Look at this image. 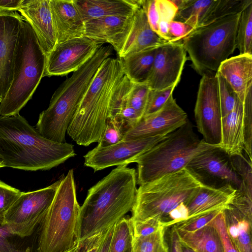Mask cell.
<instances>
[{"mask_svg": "<svg viewBox=\"0 0 252 252\" xmlns=\"http://www.w3.org/2000/svg\"><path fill=\"white\" fill-rule=\"evenodd\" d=\"M75 155L72 144L44 138L19 114L0 115V158L4 167L47 170Z\"/></svg>", "mask_w": 252, "mask_h": 252, "instance_id": "cell-1", "label": "cell"}, {"mask_svg": "<svg viewBox=\"0 0 252 252\" xmlns=\"http://www.w3.org/2000/svg\"><path fill=\"white\" fill-rule=\"evenodd\" d=\"M118 166L89 190L80 206L79 241L107 230L131 211L137 193V173Z\"/></svg>", "mask_w": 252, "mask_h": 252, "instance_id": "cell-2", "label": "cell"}, {"mask_svg": "<svg viewBox=\"0 0 252 252\" xmlns=\"http://www.w3.org/2000/svg\"><path fill=\"white\" fill-rule=\"evenodd\" d=\"M125 75L119 57L103 62L67 130L78 145L88 146L101 139L113 94Z\"/></svg>", "mask_w": 252, "mask_h": 252, "instance_id": "cell-3", "label": "cell"}, {"mask_svg": "<svg viewBox=\"0 0 252 252\" xmlns=\"http://www.w3.org/2000/svg\"><path fill=\"white\" fill-rule=\"evenodd\" d=\"M111 46H100L94 56L67 78L53 94L48 107L39 115L35 129L44 138L65 143V134L79 104Z\"/></svg>", "mask_w": 252, "mask_h": 252, "instance_id": "cell-4", "label": "cell"}, {"mask_svg": "<svg viewBox=\"0 0 252 252\" xmlns=\"http://www.w3.org/2000/svg\"><path fill=\"white\" fill-rule=\"evenodd\" d=\"M217 147L200 140L188 119L183 126L131 162L137 163V184L142 185L186 167L195 156Z\"/></svg>", "mask_w": 252, "mask_h": 252, "instance_id": "cell-5", "label": "cell"}, {"mask_svg": "<svg viewBox=\"0 0 252 252\" xmlns=\"http://www.w3.org/2000/svg\"><path fill=\"white\" fill-rule=\"evenodd\" d=\"M80 206L74 172L70 169L61 182L41 222L38 252H67L79 242Z\"/></svg>", "mask_w": 252, "mask_h": 252, "instance_id": "cell-6", "label": "cell"}, {"mask_svg": "<svg viewBox=\"0 0 252 252\" xmlns=\"http://www.w3.org/2000/svg\"><path fill=\"white\" fill-rule=\"evenodd\" d=\"M46 62V56L32 27L23 20L15 49L13 79L0 103V116L19 114L44 77Z\"/></svg>", "mask_w": 252, "mask_h": 252, "instance_id": "cell-7", "label": "cell"}, {"mask_svg": "<svg viewBox=\"0 0 252 252\" xmlns=\"http://www.w3.org/2000/svg\"><path fill=\"white\" fill-rule=\"evenodd\" d=\"M204 184L185 167L140 185L131 210V221L157 219L161 221L182 203H186Z\"/></svg>", "mask_w": 252, "mask_h": 252, "instance_id": "cell-8", "label": "cell"}, {"mask_svg": "<svg viewBox=\"0 0 252 252\" xmlns=\"http://www.w3.org/2000/svg\"><path fill=\"white\" fill-rule=\"evenodd\" d=\"M241 13L198 27L183 39L192 67L200 75L217 72L233 53Z\"/></svg>", "mask_w": 252, "mask_h": 252, "instance_id": "cell-9", "label": "cell"}, {"mask_svg": "<svg viewBox=\"0 0 252 252\" xmlns=\"http://www.w3.org/2000/svg\"><path fill=\"white\" fill-rule=\"evenodd\" d=\"M60 182L61 178L44 188L22 192L5 213L3 223L16 236L24 238L31 235L45 218Z\"/></svg>", "mask_w": 252, "mask_h": 252, "instance_id": "cell-10", "label": "cell"}, {"mask_svg": "<svg viewBox=\"0 0 252 252\" xmlns=\"http://www.w3.org/2000/svg\"><path fill=\"white\" fill-rule=\"evenodd\" d=\"M216 73L202 75L194 112L196 126L203 136L202 140L218 146L221 140V116Z\"/></svg>", "mask_w": 252, "mask_h": 252, "instance_id": "cell-11", "label": "cell"}, {"mask_svg": "<svg viewBox=\"0 0 252 252\" xmlns=\"http://www.w3.org/2000/svg\"><path fill=\"white\" fill-rule=\"evenodd\" d=\"M167 135L124 139L111 146H96L84 156V165L92 168L94 171L113 166L127 165Z\"/></svg>", "mask_w": 252, "mask_h": 252, "instance_id": "cell-12", "label": "cell"}, {"mask_svg": "<svg viewBox=\"0 0 252 252\" xmlns=\"http://www.w3.org/2000/svg\"><path fill=\"white\" fill-rule=\"evenodd\" d=\"M101 46L85 36L57 44L46 56L43 76H64L77 70Z\"/></svg>", "mask_w": 252, "mask_h": 252, "instance_id": "cell-13", "label": "cell"}, {"mask_svg": "<svg viewBox=\"0 0 252 252\" xmlns=\"http://www.w3.org/2000/svg\"><path fill=\"white\" fill-rule=\"evenodd\" d=\"M187 59V52L181 41L169 42L159 46L145 83L152 90L177 85Z\"/></svg>", "mask_w": 252, "mask_h": 252, "instance_id": "cell-14", "label": "cell"}, {"mask_svg": "<svg viewBox=\"0 0 252 252\" xmlns=\"http://www.w3.org/2000/svg\"><path fill=\"white\" fill-rule=\"evenodd\" d=\"M204 184L213 181L212 186L229 184L237 190L242 189V181L233 169L229 156L218 147L203 151L195 156L186 167Z\"/></svg>", "mask_w": 252, "mask_h": 252, "instance_id": "cell-15", "label": "cell"}, {"mask_svg": "<svg viewBox=\"0 0 252 252\" xmlns=\"http://www.w3.org/2000/svg\"><path fill=\"white\" fill-rule=\"evenodd\" d=\"M188 120L187 113L177 103L173 94L158 111L143 116L125 135L124 139L167 135Z\"/></svg>", "mask_w": 252, "mask_h": 252, "instance_id": "cell-16", "label": "cell"}, {"mask_svg": "<svg viewBox=\"0 0 252 252\" xmlns=\"http://www.w3.org/2000/svg\"><path fill=\"white\" fill-rule=\"evenodd\" d=\"M23 20L15 11L0 10V103L13 79L15 49Z\"/></svg>", "mask_w": 252, "mask_h": 252, "instance_id": "cell-17", "label": "cell"}, {"mask_svg": "<svg viewBox=\"0 0 252 252\" xmlns=\"http://www.w3.org/2000/svg\"><path fill=\"white\" fill-rule=\"evenodd\" d=\"M17 11L32 27L47 56L57 43L49 0H23Z\"/></svg>", "mask_w": 252, "mask_h": 252, "instance_id": "cell-18", "label": "cell"}, {"mask_svg": "<svg viewBox=\"0 0 252 252\" xmlns=\"http://www.w3.org/2000/svg\"><path fill=\"white\" fill-rule=\"evenodd\" d=\"M167 42L150 27L142 0H140L133 12L128 32L117 54L121 59L128 54L158 47Z\"/></svg>", "mask_w": 252, "mask_h": 252, "instance_id": "cell-19", "label": "cell"}, {"mask_svg": "<svg viewBox=\"0 0 252 252\" xmlns=\"http://www.w3.org/2000/svg\"><path fill=\"white\" fill-rule=\"evenodd\" d=\"M132 14L127 16H105L86 21L84 36L101 44H110L118 53L129 29Z\"/></svg>", "mask_w": 252, "mask_h": 252, "instance_id": "cell-20", "label": "cell"}, {"mask_svg": "<svg viewBox=\"0 0 252 252\" xmlns=\"http://www.w3.org/2000/svg\"><path fill=\"white\" fill-rule=\"evenodd\" d=\"M236 191L237 189L229 184L219 186L204 185L186 203L188 219L223 210L232 203Z\"/></svg>", "mask_w": 252, "mask_h": 252, "instance_id": "cell-21", "label": "cell"}, {"mask_svg": "<svg viewBox=\"0 0 252 252\" xmlns=\"http://www.w3.org/2000/svg\"><path fill=\"white\" fill-rule=\"evenodd\" d=\"M57 43L84 36L85 23L73 0H49Z\"/></svg>", "mask_w": 252, "mask_h": 252, "instance_id": "cell-22", "label": "cell"}, {"mask_svg": "<svg viewBox=\"0 0 252 252\" xmlns=\"http://www.w3.org/2000/svg\"><path fill=\"white\" fill-rule=\"evenodd\" d=\"M217 72L228 82L243 103L252 88V55L239 54L228 58Z\"/></svg>", "mask_w": 252, "mask_h": 252, "instance_id": "cell-23", "label": "cell"}, {"mask_svg": "<svg viewBox=\"0 0 252 252\" xmlns=\"http://www.w3.org/2000/svg\"><path fill=\"white\" fill-rule=\"evenodd\" d=\"M84 22L109 16H129L139 0H73Z\"/></svg>", "mask_w": 252, "mask_h": 252, "instance_id": "cell-24", "label": "cell"}, {"mask_svg": "<svg viewBox=\"0 0 252 252\" xmlns=\"http://www.w3.org/2000/svg\"><path fill=\"white\" fill-rule=\"evenodd\" d=\"M229 156L243 153V103L237 99L233 110L221 119V140L217 146Z\"/></svg>", "mask_w": 252, "mask_h": 252, "instance_id": "cell-25", "label": "cell"}, {"mask_svg": "<svg viewBox=\"0 0 252 252\" xmlns=\"http://www.w3.org/2000/svg\"><path fill=\"white\" fill-rule=\"evenodd\" d=\"M227 232L238 252H252V220L230 204L223 210Z\"/></svg>", "mask_w": 252, "mask_h": 252, "instance_id": "cell-26", "label": "cell"}, {"mask_svg": "<svg viewBox=\"0 0 252 252\" xmlns=\"http://www.w3.org/2000/svg\"><path fill=\"white\" fill-rule=\"evenodd\" d=\"M174 229L180 242L195 252H223L217 230L209 224L191 232Z\"/></svg>", "mask_w": 252, "mask_h": 252, "instance_id": "cell-27", "label": "cell"}, {"mask_svg": "<svg viewBox=\"0 0 252 252\" xmlns=\"http://www.w3.org/2000/svg\"><path fill=\"white\" fill-rule=\"evenodd\" d=\"M158 47L133 53L120 59L124 72L131 82H146L152 69Z\"/></svg>", "mask_w": 252, "mask_h": 252, "instance_id": "cell-28", "label": "cell"}, {"mask_svg": "<svg viewBox=\"0 0 252 252\" xmlns=\"http://www.w3.org/2000/svg\"><path fill=\"white\" fill-rule=\"evenodd\" d=\"M178 8L173 20L185 23L194 30L205 18L213 0H172Z\"/></svg>", "mask_w": 252, "mask_h": 252, "instance_id": "cell-29", "label": "cell"}, {"mask_svg": "<svg viewBox=\"0 0 252 252\" xmlns=\"http://www.w3.org/2000/svg\"><path fill=\"white\" fill-rule=\"evenodd\" d=\"M251 3L252 0H213L199 27L228 16L241 13Z\"/></svg>", "mask_w": 252, "mask_h": 252, "instance_id": "cell-30", "label": "cell"}, {"mask_svg": "<svg viewBox=\"0 0 252 252\" xmlns=\"http://www.w3.org/2000/svg\"><path fill=\"white\" fill-rule=\"evenodd\" d=\"M236 44L240 54L252 55V3L241 13Z\"/></svg>", "mask_w": 252, "mask_h": 252, "instance_id": "cell-31", "label": "cell"}, {"mask_svg": "<svg viewBox=\"0 0 252 252\" xmlns=\"http://www.w3.org/2000/svg\"><path fill=\"white\" fill-rule=\"evenodd\" d=\"M166 228H161L146 236L133 237L132 252H169L164 236Z\"/></svg>", "mask_w": 252, "mask_h": 252, "instance_id": "cell-32", "label": "cell"}, {"mask_svg": "<svg viewBox=\"0 0 252 252\" xmlns=\"http://www.w3.org/2000/svg\"><path fill=\"white\" fill-rule=\"evenodd\" d=\"M132 239V222L130 218L124 217L115 224L108 252H126Z\"/></svg>", "mask_w": 252, "mask_h": 252, "instance_id": "cell-33", "label": "cell"}, {"mask_svg": "<svg viewBox=\"0 0 252 252\" xmlns=\"http://www.w3.org/2000/svg\"><path fill=\"white\" fill-rule=\"evenodd\" d=\"M229 159L233 169L241 180L242 189L240 191L252 199V162L243 153L230 156Z\"/></svg>", "mask_w": 252, "mask_h": 252, "instance_id": "cell-34", "label": "cell"}, {"mask_svg": "<svg viewBox=\"0 0 252 252\" xmlns=\"http://www.w3.org/2000/svg\"><path fill=\"white\" fill-rule=\"evenodd\" d=\"M242 103L244 151L252 162V88L247 94Z\"/></svg>", "mask_w": 252, "mask_h": 252, "instance_id": "cell-35", "label": "cell"}, {"mask_svg": "<svg viewBox=\"0 0 252 252\" xmlns=\"http://www.w3.org/2000/svg\"><path fill=\"white\" fill-rule=\"evenodd\" d=\"M151 89L146 83H134L127 94L126 104L135 110L143 117Z\"/></svg>", "mask_w": 252, "mask_h": 252, "instance_id": "cell-36", "label": "cell"}, {"mask_svg": "<svg viewBox=\"0 0 252 252\" xmlns=\"http://www.w3.org/2000/svg\"><path fill=\"white\" fill-rule=\"evenodd\" d=\"M216 74L218 81L219 99L222 118L233 110L238 98L225 79L218 72Z\"/></svg>", "mask_w": 252, "mask_h": 252, "instance_id": "cell-37", "label": "cell"}, {"mask_svg": "<svg viewBox=\"0 0 252 252\" xmlns=\"http://www.w3.org/2000/svg\"><path fill=\"white\" fill-rule=\"evenodd\" d=\"M126 132L119 121L108 119L102 137L97 146L105 147L116 144L124 140Z\"/></svg>", "mask_w": 252, "mask_h": 252, "instance_id": "cell-38", "label": "cell"}, {"mask_svg": "<svg viewBox=\"0 0 252 252\" xmlns=\"http://www.w3.org/2000/svg\"><path fill=\"white\" fill-rule=\"evenodd\" d=\"M176 86L177 85H173L161 90H151L144 116L154 113L160 109L173 94Z\"/></svg>", "mask_w": 252, "mask_h": 252, "instance_id": "cell-39", "label": "cell"}, {"mask_svg": "<svg viewBox=\"0 0 252 252\" xmlns=\"http://www.w3.org/2000/svg\"><path fill=\"white\" fill-rule=\"evenodd\" d=\"M22 192L20 190L0 180V220H3L5 213Z\"/></svg>", "mask_w": 252, "mask_h": 252, "instance_id": "cell-40", "label": "cell"}, {"mask_svg": "<svg viewBox=\"0 0 252 252\" xmlns=\"http://www.w3.org/2000/svg\"><path fill=\"white\" fill-rule=\"evenodd\" d=\"M221 211L218 210L188 219L174 224L172 226L186 231H194L207 224Z\"/></svg>", "mask_w": 252, "mask_h": 252, "instance_id": "cell-41", "label": "cell"}, {"mask_svg": "<svg viewBox=\"0 0 252 252\" xmlns=\"http://www.w3.org/2000/svg\"><path fill=\"white\" fill-rule=\"evenodd\" d=\"M208 224L214 226L217 230L223 252H238L227 232L223 210Z\"/></svg>", "mask_w": 252, "mask_h": 252, "instance_id": "cell-42", "label": "cell"}, {"mask_svg": "<svg viewBox=\"0 0 252 252\" xmlns=\"http://www.w3.org/2000/svg\"><path fill=\"white\" fill-rule=\"evenodd\" d=\"M14 235L0 220V252H31L29 248H20L12 240Z\"/></svg>", "mask_w": 252, "mask_h": 252, "instance_id": "cell-43", "label": "cell"}, {"mask_svg": "<svg viewBox=\"0 0 252 252\" xmlns=\"http://www.w3.org/2000/svg\"><path fill=\"white\" fill-rule=\"evenodd\" d=\"M131 222L133 237L146 236L155 232L161 228L164 227L161 221L157 219Z\"/></svg>", "mask_w": 252, "mask_h": 252, "instance_id": "cell-44", "label": "cell"}, {"mask_svg": "<svg viewBox=\"0 0 252 252\" xmlns=\"http://www.w3.org/2000/svg\"><path fill=\"white\" fill-rule=\"evenodd\" d=\"M107 230L80 240L75 252H99Z\"/></svg>", "mask_w": 252, "mask_h": 252, "instance_id": "cell-45", "label": "cell"}, {"mask_svg": "<svg viewBox=\"0 0 252 252\" xmlns=\"http://www.w3.org/2000/svg\"><path fill=\"white\" fill-rule=\"evenodd\" d=\"M142 118L135 110L126 103L121 110L117 118L114 120L119 121L127 132L140 121Z\"/></svg>", "mask_w": 252, "mask_h": 252, "instance_id": "cell-46", "label": "cell"}, {"mask_svg": "<svg viewBox=\"0 0 252 252\" xmlns=\"http://www.w3.org/2000/svg\"><path fill=\"white\" fill-rule=\"evenodd\" d=\"M194 30L190 26L182 22L172 20L168 23L170 42L181 41Z\"/></svg>", "mask_w": 252, "mask_h": 252, "instance_id": "cell-47", "label": "cell"}, {"mask_svg": "<svg viewBox=\"0 0 252 252\" xmlns=\"http://www.w3.org/2000/svg\"><path fill=\"white\" fill-rule=\"evenodd\" d=\"M159 23L169 22L174 20L178 8L172 0H156Z\"/></svg>", "mask_w": 252, "mask_h": 252, "instance_id": "cell-48", "label": "cell"}, {"mask_svg": "<svg viewBox=\"0 0 252 252\" xmlns=\"http://www.w3.org/2000/svg\"><path fill=\"white\" fill-rule=\"evenodd\" d=\"M188 218V211L185 203H182L172 210L162 220L163 226L167 228L174 224L186 220Z\"/></svg>", "mask_w": 252, "mask_h": 252, "instance_id": "cell-49", "label": "cell"}, {"mask_svg": "<svg viewBox=\"0 0 252 252\" xmlns=\"http://www.w3.org/2000/svg\"><path fill=\"white\" fill-rule=\"evenodd\" d=\"M231 204L244 216L252 220V199L249 197L243 191L237 190Z\"/></svg>", "mask_w": 252, "mask_h": 252, "instance_id": "cell-50", "label": "cell"}, {"mask_svg": "<svg viewBox=\"0 0 252 252\" xmlns=\"http://www.w3.org/2000/svg\"><path fill=\"white\" fill-rule=\"evenodd\" d=\"M168 235L169 252H181V243L174 228L172 226Z\"/></svg>", "mask_w": 252, "mask_h": 252, "instance_id": "cell-51", "label": "cell"}, {"mask_svg": "<svg viewBox=\"0 0 252 252\" xmlns=\"http://www.w3.org/2000/svg\"><path fill=\"white\" fill-rule=\"evenodd\" d=\"M23 0H0V10H18Z\"/></svg>", "mask_w": 252, "mask_h": 252, "instance_id": "cell-52", "label": "cell"}, {"mask_svg": "<svg viewBox=\"0 0 252 252\" xmlns=\"http://www.w3.org/2000/svg\"><path fill=\"white\" fill-rule=\"evenodd\" d=\"M115 224L111 226L107 230L105 237L100 246L99 252H109V249L114 230Z\"/></svg>", "mask_w": 252, "mask_h": 252, "instance_id": "cell-53", "label": "cell"}, {"mask_svg": "<svg viewBox=\"0 0 252 252\" xmlns=\"http://www.w3.org/2000/svg\"><path fill=\"white\" fill-rule=\"evenodd\" d=\"M181 252H195V251H194L190 248L188 247L187 246L182 244L181 243Z\"/></svg>", "mask_w": 252, "mask_h": 252, "instance_id": "cell-54", "label": "cell"}, {"mask_svg": "<svg viewBox=\"0 0 252 252\" xmlns=\"http://www.w3.org/2000/svg\"><path fill=\"white\" fill-rule=\"evenodd\" d=\"M132 244V243H131ZM126 252H132L131 250V244L129 246V247L127 248Z\"/></svg>", "mask_w": 252, "mask_h": 252, "instance_id": "cell-55", "label": "cell"}, {"mask_svg": "<svg viewBox=\"0 0 252 252\" xmlns=\"http://www.w3.org/2000/svg\"><path fill=\"white\" fill-rule=\"evenodd\" d=\"M4 166L3 165V161L0 158V168H1V167H4Z\"/></svg>", "mask_w": 252, "mask_h": 252, "instance_id": "cell-56", "label": "cell"}, {"mask_svg": "<svg viewBox=\"0 0 252 252\" xmlns=\"http://www.w3.org/2000/svg\"><path fill=\"white\" fill-rule=\"evenodd\" d=\"M77 246L76 248H75L73 249L72 250H70L69 251H68L67 252H75L76 250V249H77Z\"/></svg>", "mask_w": 252, "mask_h": 252, "instance_id": "cell-57", "label": "cell"}]
</instances>
